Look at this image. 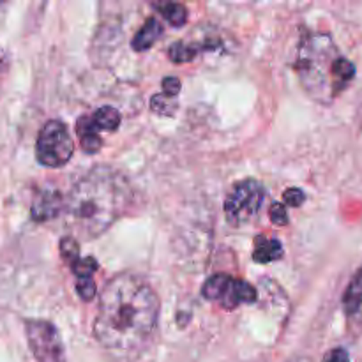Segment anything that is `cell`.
Here are the masks:
<instances>
[{"instance_id": "cell-1", "label": "cell", "mask_w": 362, "mask_h": 362, "mask_svg": "<svg viewBox=\"0 0 362 362\" xmlns=\"http://www.w3.org/2000/svg\"><path fill=\"white\" fill-rule=\"evenodd\" d=\"M159 320V297L141 276H113L99 297L94 336L119 359L134 357L151 343Z\"/></svg>"}, {"instance_id": "cell-2", "label": "cell", "mask_w": 362, "mask_h": 362, "mask_svg": "<svg viewBox=\"0 0 362 362\" xmlns=\"http://www.w3.org/2000/svg\"><path fill=\"white\" fill-rule=\"evenodd\" d=\"M131 202L133 187L122 172L106 165L94 166L64 200L66 223L78 239H95L126 214Z\"/></svg>"}, {"instance_id": "cell-3", "label": "cell", "mask_w": 362, "mask_h": 362, "mask_svg": "<svg viewBox=\"0 0 362 362\" xmlns=\"http://www.w3.org/2000/svg\"><path fill=\"white\" fill-rule=\"evenodd\" d=\"M293 67L308 95L322 105H331L356 78L352 60L339 53L331 35L320 32L304 35Z\"/></svg>"}, {"instance_id": "cell-4", "label": "cell", "mask_w": 362, "mask_h": 362, "mask_svg": "<svg viewBox=\"0 0 362 362\" xmlns=\"http://www.w3.org/2000/svg\"><path fill=\"white\" fill-rule=\"evenodd\" d=\"M74 144L66 124L60 120H48L41 127L35 144V156L42 166L60 168L73 158Z\"/></svg>"}, {"instance_id": "cell-5", "label": "cell", "mask_w": 362, "mask_h": 362, "mask_svg": "<svg viewBox=\"0 0 362 362\" xmlns=\"http://www.w3.org/2000/svg\"><path fill=\"white\" fill-rule=\"evenodd\" d=\"M264 198L265 189L258 180L246 179L237 182L225 202L226 221L235 228L250 223L260 212Z\"/></svg>"}, {"instance_id": "cell-6", "label": "cell", "mask_w": 362, "mask_h": 362, "mask_svg": "<svg viewBox=\"0 0 362 362\" xmlns=\"http://www.w3.org/2000/svg\"><path fill=\"white\" fill-rule=\"evenodd\" d=\"M202 293L207 300L218 303L225 310H235L244 303L257 300V290L243 279H235L228 274H214L205 281Z\"/></svg>"}, {"instance_id": "cell-7", "label": "cell", "mask_w": 362, "mask_h": 362, "mask_svg": "<svg viewBox=\"0 0 362 362\" xmlns=\"http://www.w3.org/2000/svg\"><path fill=\"white\" fill-rule=\"evenodd\" d=\"M25 332L30 352L37 362H66V349L60 332L48 320H27Z\"/></svg>"}, {"instance_id": "cell-8", "label": "cell", "mask_w": 362, "mask_h": 362, "mask_svg": "<svg viewBox=\"0 0 362 362\" xmlns=\"http://www.w3.org/2000/svg\"><path fill=\"white\" fill-rule=\"evenodd\" d=\"M64 211V198L60 197L59 191L46 189L41 191L32 202L30 214L32 219L37 223H46L49 219L57 218Z\"/></svg>"}, {"instance_id": "cell-9", "label": "cell", "mask_w": 362, "mask_h": 362, "mask_svg": "<svg viewBox=\"0 0 362 362\" xmlns=\"http://www.w3.org/2000/svg\"><path fill=\"white\" fill-rule=\"evenodd\" d=\"M343 310L350 324L362 327V269L354 276L343 296Z\"/></svg>"}, {"instance_id": "cell-10", "label": "cell", "mask_w": 362, "mask_h": 362, "mask_svg": "<svg viewBox=\"0 0 362 362\" xmlns=\"http://www.w3.org/2000/svg\"><path fill=\"white\" fill-rule=\"evenodd\" d=\"M76 133L80 136V145L87 154H95L103 147V140L99 136V131L92 124L90 117L83 115L76 122Z\"/></svg>"}, {"instance_id": "cell-11", "label": "cell", "mask_w": 362, "mask_h": 362, "mask_svg": "<svg viewBox=\"0 0 362 362\" xmlns=\"http://www.w3.org/2000/svg\"><path fill=\"white\" fill-rule=\"evenodd\" d=\"M283 257V246L278 239H267V237L258 235L255 239L253 260L258 264H271Z\"/></svg>"}, {"instance_id": "cell-12", "label": "cell", "mask_w": 362, "mask_h": 362, "mask_svg": "<svg viewBox=\"0 0 362 362\" xmlns=\"http://www.w3.org/2000/svg\"><path fill=\"white\" fill-rule=\"evenodd\" d=\"M163 35V25L156 18H148L144 27L136 32L133 37V49L136 52H147L156 41Z\"/></svg>"}, {"instance_id": "cell-13", "label": "cell", "mask_w": 362, "mask_h": 362, "mask_svg": "<svg viewBox=\"0 0 362 362\" xmlns=\"http://www.w3.org/2000/svg\"><path fill=\"white\" fill-rule=\"evenodd\" d=\"M92 124L98 131H115L120 126V113L112 106H101L95 110L94 115L90 117Z\"/></svg>"}, {"instance_id": "cell-14", "label": "cell", "mask_w": 362, "mask_h": 362, "mask_svg": "<svg viewBox=\"0 0 362 362\" xmlns=\"http://www.w3.org/2000/svg\"><path fill=\"white\" fill-rule=\"evenodd\" d=\"M154 7L166 18V21H168L170 25H173V27H182V25H186L187 11L182 4L163 2L154 4Z\"/></svg>"}, {"instance_id": "cell-15", "label": "cell", "mask_w": 362, "mask_h": 362, "mask_svg": "<svg viewBox=\"0 0 362 362\" xmlns=\"http://www.w3.org/2000/svg\"><path fill=\"white\" fill-rule=\"evenodd\" d=\"M198 53V48L194 45H187L184 41H177L170 46L168 49V55L173 62L177 64H184V62H189V60L194 59V55Z\"/></svg>"}, {"instance_id": "cell-16", "label": "cell", "mask_w": 362, "mask_h": 362, "mask_svg": "<svg viewBox=\"0 0 362 362\" xmlns=\"http://www.w3.org/2000/svg\"><path fill=\"white\" fill-rule=\"evenodd\" d=\"M98 267L99 264L94 257L78 258V260L71 265V269H73L74 276H76L78 279H92V276L98 271Z\"/></svg>"}, {"instance_id": "cell-17", "label": "cell", "mask_w": 362, "mask_h": 362, "mask_svg": "<svg viewBox=\"0 0 362 362\" xmlns=\"http://www.w3.org/2000/svg\"><path fill=\"white\" fill-rule=\"evenodd\" d=\"M151 108L152 112H156L158 115H172V113L177 110V101L165 94H158L152 98Z\"/></svg>"}, {"instance_id": "cell-18", "label": "cell", "mask_w": 362, "mask_h": 362, "mask_svg": "<svg viewBox=\"0 0 362 362\" xmlns=\"http://www.w3.org/2000/svg\"><path fill=\"white\" fill-rule=\"evenodd\" d=\"M60 253H62L64 260L69 262L71 265L74 264V262L80 258V247H78V243L74 237H64L62 240H60Z\"/></svg>"}, {"instance_id": "cell-19", "label": "cell", "mask_w": 362, "mask_h": 362, "mask_svg": "<svg viewBox=\"0 0 362 362\" xmlns=\"http://www.w3.org/2000/svg\"><path fill=\"white\" fill-rule=\"evenodd\" d=\"M78 296L85 300V303H90L95 297V283L92 279H78L76 283Z\"/></svg>"}, {"instance_id": "cell-20", "label": "cell", "mask_w": 362, "mask_h": 362, "mask_svg": "<svg viewBox=\"0 0 362 362\" xmlns=\"http://www.w3.org/2000/svg\"><path fill=\"white\" fill-rule=\"evenodd\" d=\"M271 221L278 226L288 225V214L283 204H272L271 205Z\"/></svg>"}, {"instance_id": "cell-21", "label": "cell", "mask_w": 362, "mask_h": 362, "mask_svg": "<svg viewBox=\"0 0 362 362\" xmlns=\"http://www.w3.org/2000/svg\"><path fill=\"white\" fill-rule=\"evenodd\" d=\"M283 198H285L286 204L292 205V207H300V205L304 204V200H306L303 191L297 189V187H290V189H286L285 194H283Z\"/></svg>"}, {"instance_id": "cell-22", "label": "cell", "mask_w": 362, "mask_h": 362, "mask_svg": "<svg viewBox=\"0 0 362 362\" xmlns=\"http://www.w3.org/2000/svg\"><path fill=\"white\" fill-rule=\"evenodd\" d=\"M180 80L175 76H168L163 80V92H165V95H168V98H175L177 94L180 92Z\"/></svg>"}, {"instance_id": "cell-23", "label": "cell", "mask_w": 362, "mask_h": 362, "mask_svg": "<svg viewBox=\"0 0 362 362\" xmlns=\"http://www.w3.org/2000/svg\"><path fill=\"white\" fill-rule=\"evenodd\" d=\"M322 362H350V356L345 349H334L325 354Z\"/></svg>"}, {"instance_id": "cell-24", "label": "cell", "mask_w": 362, "mask_h": 362, "mask_svg": "<svg viewBox=\"0 0 362 362\" xmlns=\"http://www.w3.org/2000/svg\"><path fill=\"white\" fill-rule=\"evenodd\" d=\"M288 362H311L310 359H304V357H299V359H292V361H288Z\"/></svg>"}]
</instances>
